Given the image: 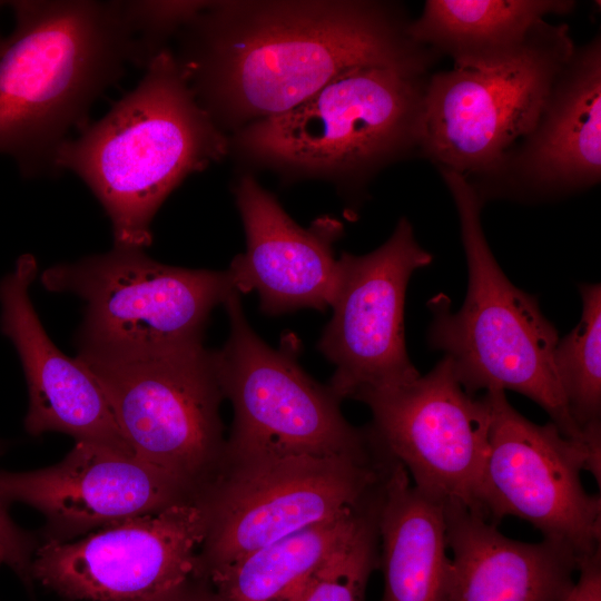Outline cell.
Returning a JSON list of instances; mask_svg holds the SVG:
<instances>
[{"label":"cell","instance_id":"4fadbf2b","mask_svg":"<svg viewBox=\"0 0 601 601\" xmlns=\"http://www.w3.org/2000/svg\"><path fill=\"white\" fill-rule=\"evenodd\" d=\"M333 315L318 349L335 370L327 385L339 400L416 378L404 339V303L412 274L433 256L400 218L390 238L365 255L342 253Z\"/></svg>","mask_w":601,"mask_h":601},{"label":"cell","instance_id":"ffe728a7","mask_svg":"<svg viewBox=\"0 0 601 601\" xmlns=\"http://www.w3.org/2000/svg\"><path fill=\"white\" fill-rule=\"evenodd\" d=\"M377 532L384 578L380 601H446L451 561L444 506L420 492L392 457L381 487Z\"/></svg>","mask_w":601,"mask_h":601},{"label":"cell","instance_id":"277c9868","mask_svg":"<svg viewBox=\"0 0 601 601\" xmlns=\"http://www.w3.org/2000/svg\"><path fill=\"white\" fill-rule=\"evenodd\" d=\"M437 169L456 207L469 283L459 311L443 293L427 302L430 347L445 353L469 393H520L543 408L564 436L601 444L600 435L583 433L569 413L553 361L558 332L536 298L513 285L495 260L482 227L484 203L465 176Z\"/></svg>","mask_w":601,"mask_h":601},{"label":"cell","instance_id":"7402d4cb","mask_svg":"<svg viewBox=\"0 0 601 601\" xmlns=\"http://www.w3.org/2000/svg\"><path fill=\"white\" fill-rule=\"evenodd\" d=\"M378 492L357 509L294 532L204 577L227 601H295L351 538Z\"/></svg>","mask_w":601,"mask_h":601},{"label":"cell","instance_id":"4316f807","mask_svg":"<svg viewBox=\"0 0 601 601\" xmlns=\"http://www.w3.org/2000/svg\"><path fill=\"white\" fill-rule=\"evenodd\" d=\"M578 574L564 601H601V551L583 558Z\"/></svg>","mask_w":601,"mask_h":601},{"label":"cell","instance_id":"d4e9b609","mask_svg":"<svg viewBox=\"0 0 601 601\" xmlns=\"http://www.w3.org/2000/svg\"><path fill=\"white\" fill-rule=\"evenodd\" d=\"M207 1H121L136 47V63L147 67L165 39L191 22Z\"/></svg>","mask_w":601,"mask_h":601},{"label":"cell","instance_id":"484cf974","mask_svg":"<svg viewBox=\"0 0 601 601\" xmlns=\"http://www.w3.org/2000/svg\"><path fill=\"white\" fill-rule=\"evenodd\" d=\"M4 443L0 441V454ZM38 542L10 518L7 504L0 499V564L8 566L27 585L32 584L31 566Z\"/></svg>","mask_w":601,"mask_h":601},{"label":"cell","instance_id":"7c38bea8","mask_svg":"<svg viewBox=\"0 0 601 601\" xmlns=\"http://www.w3.org/2000/svg\"><path fill=\"white\" fill-rule=\"evenodd\" d=\"M357 401L371 410L374 442L404 466L420 492L444 509L483 516L489 403L484 394L476 397L463 387L449 357L425 375Z\"/></svg>","mask_w":601,"mask_h":601},{"label":"cell","instance_id":"52a82bcc","mask_svg":"<svg viewBox=\"0 0 601 601\" xmlns=\"http://www.w3.org/2000/svg\"><path fill=\"white\" fill-rule=\"evenodd\" d=\"M40 280L85 302L78 354L97 356L201 346L211 311L235 290L227 270L170 266L119 247L51 266Z\"/></svg>","mask_w":601,"mask_h":601},{"label":"cell","instance_id":"3957f363","mask_svg":"<svg viewBox=\"0 0 601 601\" xmlns=\"http://www.w3.org/2000/svg\"><path fill=\"white\" fill-rule=\"evenodd\" d=\"M228 147L175 55L164 48L132 91L62 144L55 167L79 176L97 197L110 219L114 247L145 249L168 195L188 175L218 161Z\"/></svg>","mask_w":601,"mask_h":601},{"label":"cell","instance_id":"e0dca14e","mask_svg":"<svg viewBox=\"0 0 601 601\" xmlns=\"http://www.w3.org/2000/svg\"><path fill=\"white\" fill-rule=\"evenodd\" d=\"M234 194L246 236L245 252L227 269L235 290H256L267 315L331 307L339 283L333 245L342 224L325 216L308 228L297 225L252 175Z\"/></svg>","mask_w":601,"mask_h":601},{"label":"cell","instance_id":"9a60e30c","mask_svg":"<svg viewBox=\"0 0 601 601\" xmlns=\"http://www.w3.org/2000/svg\"><path fill=\"white\" fill-rule=\"evenodd\" d=\"M601 178V39L574 49L532 130L489 173L467 179L483 203L545 201Z\"/></svg>","mask_w":601,"mask_h":601},{"label":"cell","instance_id":"8992f818","mask_svg":"<svg viewBox=\"0 0 601 601\" xmlns=\"http://www.w3.org/2000/svg\"><path fill=\"white\" fill-rule=\"evenodd\" d=\"M388 457L290 454L225 461L196 499L206 519L195 572L211 575L240 558L366 503Z\"/></svg>","mask_w":601,"mask_h":601},{"label":"cell","instance_id":"5b68a950","mask_svg":"<svg viewBox=\"0 0 601 601\" xmlns=\"http://www.w3.org/2000/svg\"><path fill=\"white\" fill-rule=\"evenodd\" d=\"M428 77V70L413 67L353 70L297 107L237 130L234 145L282 170L363 185L418 150Z\"/></svg>","mask_w":601,"mask_h":601},{"label":"cell","instance_id":"6da1fadb","mask_svg":"<svg viewBox=\"0 0 601 601\" xmlns=\"http://www.w3.org/2000/svg\"><path fill=\"white\" fill-rule=\"evenodd\" d=\"M410 22L378 1H209L175 57L219 129L239 130L359 68L428 70L440 56L412 40Z\"/></svg>","mask_w":601,"mask_h":601},{"label":"cell","instance_id":"cb8c5ba5","mask_svg":"<svg viewBox=\"0 0 601 601\" xmlns=\"http://www.w3.org/2000/svg\"><path fill=\"white\" fill-rule=\"evenodd\" d=\"M381 492L345 544L312 578L295 601H365L378 568L377 512Z\"/></svg>","mask_w":601,"mask_h":601},{"label":"cell","instance_id":"9c48e42d","mask_svg":"<svg viewBox=\"0 0 601 601\" xmlns=\"http://www.w3.org/2000/svg\"><path fill=\"white\" fill-rule=\"evenodd\" d=\"M93 374L119 431L140 460L197 496L220 472L225 398L214 352L201 346L127 356L78 354Z\"/></svg>","mask_w":601,"mask_h":601},{"label":"cell","instance_id":"83f0119b","mask_svg":"<svg viewBox=\"0 0 601 601\" xmlns=\"http://www.w3.org/2000/svg\"><path fill=\"white\" fill-rule=\"evenodd\" d=\"M152 601H227L204 575L193 573L176 588Z\"/></svg>","mask_w":601,"mask_h":601},{"label":"cell","instance_id":"8fae6325","mask_svg":"<svg viewBox=\"0 0 601 601\" xmlns=\"http://www.w3.org/2000/svg\"><path fill=\"white\" fill-rule=\"evenodd\" d=\"M484 395L490 430L480 493L483 516L490 522L522 519L581 560L599 552L601 499L587 492L581 472H591L600 484L601 447L564 436L552 422H531L503 391Z\"/></svg>","mask_w":601,"mask_h":601},{"label":"cell","instance_id":"44dd1931","mask_svg":"<svg viewBox=\"0 0 601 601\" xmlns=\"http://www.w3.org/2000/svg\"><path fill=\"white\" fill-rule=\"evenodd\" d=\"M570 0H427L410 22L412 40L455 68L481 69L514 56L535 27L551 14H569Z\"/></svg>","mask_w":601,"mask_h":601},{"label":"cell","instance_id":"30bf717a","mask_svg":"<svg viewBox=\"0 0 601 601\" xmlns=\"http://www.w3.org/2000/svg\"><path fill=\"white\" fill-rule=\"evenodd\" d=\"M575 46L566 24L541 21L508 60L430 75L418 151L436 168L473 179L491 171L526 136Z\"/></svg>","mask_w":601,"mask_h":601},{"label":"cell","instance_id":"5bb4252c","mask_svg":"<svg viewBox=\"0 0 601 601\" xmlns=\"http://www.w3.org/2000/svg\"><path fill=\"white\" fill-rule=\"evenodd\" d=\"M205 533L201 506L177 504L71 541L41 542L32 581L68 601H152L195 572Z\"/></svg>","mask_w":601,"mask_h":601},{"label":"cell","instance_id":"d6986e66","mask_svg":"<svg viewBox=\"0 0 601 601\" xmlns=\"http://www.w3.org/2000/svg\"><path fill=\"white\" fill-rule=\"evenodd\" d=\"M450 555L446 601H564L581 559L568 545L522 542L463 509H444Z\"/></svg>","mask_w":601,"mask_h":601},{"label":"cell","instance_id":"ac0fdd59","mask_svg":"<svg viewBox=\"0 0 601 601\" xmlns=\"http://www.w3.org/2000/svg\"><path fill=\"white\" fill-rule=\"evenodd\" d=\"M37 273L35 257L27 254L0 282V327L19 355L28 386L26 431L32 436L59 432L75 442L134 454L93 374L45 331L29 295Z\"/></svg>","mask_w":601,"mask_h":601},{"label":"cell","instance_id":"603a6c76","mask_svg":"<svg viewBox=\"0 0 601 601\" xmlns=\"http://www.w3.org/2000/svg\"><path fill=\"white\" fill-rule=\"evenodd\" d=\"M582 315L559 338L554 367L569 413L585 434L601 435V287L580 284Z\"/></svg>","mask_w":601,"mask_h":601},{"label":"cell","instance_id":"ba28073f","mask_svg":"<svg viewBox=\"0 0 601 601\" xmlns=\"http://www.w3.org/2000/svg\"><path fill=\"white\" fill-rule=\"evenodd\" d=\"M229 336L214 361L234 420L225 461L307 454L367 455L376 450L368 428L349 424L339 400L298 363L299 343L290 334L278 348L252 328L234 290L224 302Z\"/></svg>","mask_w":601,"mask_h":601},{"label":"cell","instance_id":"2e32d148","mask_svg":"<svg viewBox=\"0 0 601 601\" xmlns=\"http://www.w3.org/2000/svg\"><path fill=\"white\" fill-rule=\"evenodd\" d=\"M0 499L45 518L42 542H67L104 526L194 502L185 484L135 454L76 441L58 463L0 471Z\"/></svg>","mask_w":601,"mask_h":601},{"label":"cell","instance_id":"7a4b0ae2","mask_svg":"<svg viewBox=\"0 0 601 601\" xmlns=\"http://www.w3.org/2000/svg\"><path fill=\"white\" fill-rule=\"evenodd\" d=\"M0 35V155L24 177L56 171L67 134L136 61L121 1H11ZM3 2H0V8Z\"/></svg>","mask_w":601,"mask_h":601}]
</instances>
